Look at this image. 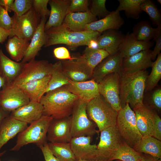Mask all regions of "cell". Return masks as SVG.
<instances>
[{"mask_svg":"<svg viewBox=\"0 0 161 161\" xmlns=\"http://www.w3.org/2000/svg\"><path fill=\"white\" fill-rule=\"evenodd\" d=\"M79 99L63 86L46 93L39 102L43 107V115L58 119L71 116Z\"/></svg>","mask_w":161,"mask_h":161,"instance_id":"obj_1","label":"cell"},{"mask_svg":"<svg viewBox=\"0 0 161 161\" xmlns=\"http://www.w3.org/2000/svg\"><path fill=\"white\" fill-rule=\"evenodd\" d=\"M45 32V47L64 44L72 50L80 46H87L90 41L96 40L101 33L92 31L73 32L67 29L62 24L58 27H52Z\"/></svg>","mask_w":161,"mask_h":161,"instance_id":"obj_2","label":"cell"},{"mask_svg":"<svg viewBox=\"0 0 161 161\" xmlns=\"http://www.w3.org/2000/svg\"><path fill=\"white\" fill-rule=\"evenodd\" d=\"M148 75L146 70L129 75L120 74V98L122 108L127 103L133 109L143 104L145 84Z\"/></svg>","mask_w":161,"mask_h":161,"instance_id":"obj_3","label":"cell"},{"mask_svg":"<svg viewBox=\"0 0 161 161\" xmlns=\"http://www.w3.org/2000/svg\"><path fill=\"white\" fill-rule=\"evenodd\" d=\"M86 111L88 118L95 123L100 131L116 126L118 112L100 95L88 103Z\"/></svg>","mask_w":161,"mask_h":161,"instance_id":"obj_4","label":"cell"},{"mask_svg":"<svg viewBox=\"0 0 161 161\" xmlns=\"http://www.w3.org/2000/svg\"><path fill=\"white\" fill-rule=\"evenodd\" d=\"M53 119L51 117L43 115L30 124L19 133L16 144L10 150L18 151L27 144L34 143L38 146L47 141L48 128Z\"/></svg>","mask_w":161,"mask_h":161,"instance_id":"obj_5","label":"cell"},{"mask_svg":"<svg viewBox=\"0 0 161 161\" xmlns=\"http://www.w3.org/2000/svg\"><path fill=\"white\" fill-rule=\"evenodd\" d=\"M116 126L123 140L132 148L142 137L137 127L135 113L128 103L118 112Z\"/></svg>","mask_w":161,"mask_h":161,"instance_id":"obj_6","label":"cell"},{"mask_svg":"<svg viewBox=\"0 0 161 161\" xmlns=\"http://www.w3.org/2000/svg\"><path fill=\"white\" fill-rule=\"evenodd\" d=\"M88 103L80 99L74 108L71 115L72 137H92L97 132L95 123L88 118L86 111Z\"/></svg>","mask_w":161,"mask_h":161,"instance_id":"obj_7","label":"cell"},{"mask_svg":"<svg viewBox=\"0 0 161 161\" xmlns=\"http://www.w3.org/2000/svg\"><path fill=\"white\" fill-rule=\"evenodd\" d=\"M12 17L13 24L10 31L9 38L16 36L29 41H30L41 19L32 7L21 16H18L14 13Z\"/></svg>","mask_w":161,"mask_h":161,"instance_id":"obj_8","label":"cell"},{"mask_svg":"<svg viewBox=\"0 0 161 161\" xmlns=\"http://www.w3.org/2000/svg\"><path fill=\"white\" fill-rule=\"evenodd\" d=\"M100 132L95 160L111 161L123 140L116 126L109 127Z\"/></svg>","mask_w":161,"mask_h":161,"instance_id":"obj_9","label":"cell"},{"mask_svg":"<svg viewBox=\"0 0 161 161\" xmlns=\"http://www.w3.org/2000/svg\"><path fill=\"white\" fill-rule=\"evenodd\" d=\"M52 65L46 60H32L24 63L19 74L10 85L18 86L51 75Z\"/></svg>","mask_w":161,"mask_h":161,"instance_id":"obj_10","label":"cell"},{"mask_svg":"<svg viewBox=\"0 0 161 161\" xmlns=\"http://www.w3.org/2000/svg\"><path fill=\"white\" fill-rule=\"evenodd\" d=\"M100 95L115 110L122 108L120 98V74L113 73L106 76L98 83Z\"/></svg>","mask_w":161,"mask_h":161,"instance_id":"obj_11","label":"cell"},{"mask_svg":"<svg viewBox=\"0 0 161 161\" xmlns=\"http://www.w3.org/2000/svg\"><path fill=\"white\" fill-rule=\"evenodd\" d=\"M30 100L20 88L5 84L0 90V109L10 112L25 105Z\"/></svg>","mask_w":161,"mask_h":161,"instance_id":"obj_12","label":"cell"},{"mask_svg":"<svg viewBox=\"0 0 161 161\" xmlns=\"http://www.w3.org/2000/svg\"><path fill=\"white\" fill-rule=\"evenodd\" d=\"M151 50L148 49L123 58L120 74H130L151 67L153 62L151 58Z\"/></svg>","mask_w":161,"mask_h":161,"instance_id":"obj_13","label":"cell"},{"mask_svg":"<svg viewBox=\"0 0 161 161\" xmlns=\"http://www.w3.org/2000/svg\"><path fill=\"white\" fill-rule=\"evenodd\" d=\"M71 121V115L61 119H53L49 126L47 140L50 142L69 143L72 138Z\"/></svg>","mask_w":161,"mask_h":161,"instance_id":"obj_14","label":"cell"},{"mask_svg":"<svg viewBox=\"0 0 161 161\" xmlns=\"http://www.w3.org/2000/svg\"><path fill=\"white\" fill-rule=\"evenodd\" d=\"M123 58L120 52L114 55H109L95 68L91 79L98 83L110 74L117 73L120 74Z\"/></svg>","mask_w":161,"mask_h":161,"instance_id":"obj_15","label":"cell"},{"mask_svg":"<svg viewBox=\"0 0 161 161\" xmlns=\"http://www.w3.org/2000/svg\"><path fill=\"white\" fill-rule=\"evenodd\" d=\"M69 82L64 86L84 101L88 103L100 95L98 83L92 79L82 82H75L69 79Z\"/></svg>","mask_w":161,"mask_h":161,"instance_id":"obj_16","label":"cell"},{"mask_svg":"<svg viewBox=\"0 0 161 161\" xmlns=\"http://www.w3.org/2000/svg\"><path fill=\"white\" fill-rule=\"evenodd\" d=\"M92 139V137L89 136L72 138L69 143L76 160H95L97 146L91 144Z\"/></svg>","mask_w":161,"mask_h":161,"instance_id":"obj_17","label":"cell"},{"mask_svg":"<svg viewBox=\"0 0 161 161\" xmlns=\"http://www.w3.org/2000/svg\"><path fill=\"white\" fill-rule=\"evenodd\" d=\"M124 38L118 30H106L102 32L96 40L98 48L106 50L110 55H115L119 52Z\"/></svg>","mask_w":161,"mask_h":161,"instance_id":"obj_18","label":"cell"},{"mask_svg":"<svg viewBox=\"0 0 161 161\" xmlns=\"http://www.w3.org/2000/svg\"><path fill=\"white\" fill-rule=\"evenodd\" d=\"M137 127L142 137L153 136L154 110L143 104L134 109Z\"/></svg>","mask_w":161,"mask_h":161,"instance_id":"obj_19","label":"cell"},{"mask_svg":"<svg viewBox=\"0 0 161 161\" xmlns=\"http://www.w3.org/2000/svg\"><path fill=\"white\" fill-rule=\"evenodd\" d=\"M43 107L37 101H30L28 104L11 112L10 116L15 119L30 124L43 115Z\"/></svg>","mask_w":161,"mask_h":161,"instance_id":"obj_20","label":"cell"},{"mask_svg":"<svg viewBox=\"0 0 161 161\" xmlns=\"http://www.w3.org/2000/svg\"><path fill=\"white\" fill-rule=\"evenodd\" d=\"M71 2V0H49L51 10L49 19L45 25V31L62 24Z\"/></svg>","mask_w":161,"mask_h":161,"instance_id":"obj_21","label":"cell"},{"mask_svg":"<svg viewBox=\"0 0 161 161\" xmlns=\"http://www.w3.org/2000/svg\"><path fill=\"white\" fill-rule=\"evenodd\" d=\"M124 23L120 12L115 10L111 12L104 18L86 24L84 31H95L102 33L110 29L118 30Z\"/></svg>","mask_w":161,"mask_h":161,"instance_id":"obj_22","label":"cell"},{"mask_svg":"<svg viewBox=\"0 0 161 161\" xmlns=\"http://www.w3.org/2000/svg\"><path fill=\"white\" fill-rule=\"evenodd\" d=\"M97 20L90 10L85 12L67 14L62 24L69 30L75 32L84 31L86 25Z\"/></svg>","mask_w":161,"mask_h":161,"instance_id":"obj_23","label":"cell"},{"mask_svg":"<svg viewBox=\"0 0 161 161\" xmlns=\"http://www.w3.org/2000/svg\"><path fill=\"white\" fill-rule=\"evenodd\" d=\"M47 18H41L37 29L32 36L25 54L21 61L23 63L35 59L42 47L44 45L46 39L44 26Z\"/></svg>","mask_w":161,"mask_h":161,"instance_id":"obj_24","label":"cell"},{"mask_svg":"<svg viewBox=\"0 0 161 161\" xmlns=\"http://www.w3.org/2000/svg\"><path fill=\"white\" fill-rule=\"evenodd\" d=\"M27 126V124L11 117L10 114L6 117L0 127V150L10 140Z\"/></svg>","mask_w":161,"mask_h":161,"instance_id":"obj_25","label":"cell"},{"mask_svg":"<svg viewBox=\"0 0 161 161\" xmlns=\"http://www.w3.org/2000/svg\"><path fill=\"white\" fill-rule=\"evenodd\" d=\"M61 61L63 72L69 80L82 82L91 79L92 75L75 58L74 60Z\"/></svg>","mask_w":161,"mask_h":161,"instance_id":"obj_26","label":"cell"},{"mask_svg":"<svg viewBox=\"0 0 161 161\" xmlns=\"http://www.w3.org/2000/svg\"><path fill=\"white\" fill-rule=\"evenodd\" d=\"M24 63L16 62L8 58L0 49V75L5 84L10 85L19 75Z\"/></svg>","mask_w":161,"mask_h":161,"instance_id":"obj_27","label":"cell"},{"mask_svg":"<svg viewBox=\"0 0 161 161\" xmlns=\"http://www.w3.org/2000/svg\"><path fill=\"white\" fill-rule=\"evenodd\" d=\"M151 41H142L137 39L132 33L128 32L125 36L119 52L123 58H126L140 51L150 49L154 45Z\"/></svg>","mask_w":161,"mask_h":161,"instance_id":"obj_28","label":"cell"},{"mask_svg":"<svg viewBox=\"0 0 161 161\" xmlns=\"http://www.w3.org/2000/svg\"><path fill=\"white\" fill-rule=\"evenodd\" d=\"M109 55L106 50L101 49H91L87 47L82 55L74 56L81 63L92 75L96 66L103 59Z\"/></svg>","mask_w":161,"mask_h":161,"instance_id":"obj_29","label":"cell"},{"mask_svg":"<svg viewBox=\"0 0 161 161\" xmlns=\"http://www.w3.org/2000/svg\"><path fill=\"white\" fill-rule=\"evenodd\" d=\"M50 78L51 75L48 76L17 86L23 91L30 101L39 102L41 98L45 94Z\"/></svg>","mask_w":161,"mask_h":161,"instance_id":"obj_30","label":"cell"},{"mask_svg":"<svg viewBox=\"0 0 161 161\" xmlns=\"http://www.w3.org/2000/svg\"><path fill=\"white\" fill-rule=\"evenodd\" d=\"M133 148L138 153H143L154 158L161 159V141L153 136L142 137Z\"/></svg>","mask_w":161,"mask_h":161,"instance_id":"obj_31","label":"cell"},{"mask_svg":"<svg viewBox=\"0 0 161 161\" xmlns=\"http://www.w3.org/2000/svg\"><path fill=\"white\" fill-rule=\"evenodd\" d=\"M29 41L16 36L9 38L5 45L6 50L13 60L18 62L24 58Z\"/></svg>","mask_w":161,"mask_h":161,"instance_id":"obj_32","label":"cell"},{"mask_svg":"<svg viewBox=\"0 0 161 161\" xmlns=\"http://www.w3.org/2000/svg\"><path fill=\"white\" fill-rule=\"evenodd\" d=\"M69 79L64 73L61 61L53 64L51 78L45 93L68 84Z\"/></svg>","mask_w":161,"mask_h":161,"instance_id":"obj_33","label":"cell"},{"mask_svg":"<svg viewBox=\"0 0 161 161\" xmlns=\"http://www.w3.org/2000/svg\"><path fill=\"white\" fill-rule=\"evenodd\" d=\"M48 144L51 151L59 161L76 160L69 143L49 142Z\"/></svg>","mask_w":161,"mask_h":161,"instance_id":"obj_34","label":"cell"},{"mask_svg":"<svg viewBox=\"0 0 161 161\" xmlns=\"http://www.w3.org/2000/svg\"><path fill=\"white\" fill-rule=\"evenodd\" d=\"M157 30V27L153 28L149 22L143 21L134 26L132 33L137 40L149 41L154 38Z\"/></svg>","mask_w":161,"mask_h":161,"instance_id":"obj_35","label":"cell"},{"mask_svg":"<svg viewBox=\"0 0 161 161\" xmlns=\"http://www.w3.org/2000/svg\"><path fill=\"white\" fill-rule=\"evenodd\" d=\"M141 158V154L136 151L123 140L114 153L111 161H137Z\"/></svg>","mask_w":161,"mask_h":161,"instance_id":"obj_36","label":"cell"},{"mask_svg":"<svg viewBox=\"0 0 161 161\" xmlns=\"http://www.w3.org/2000/svg\"><path fill=\"white\" fill-rule=\"evenodd\" d=\"M143 0H118L119 5L116 10L124 11L127 17L137 19L142 12L141 4Z\"/></svg>","mask_w":161,"mask_h":161,"instance_id":"obj_37","label":"cell"},{"mask_svg":"<svg viewBox=\"0 0 161 161\" xmlns=\"http://www.w3.org/2000/svg\"><path fill=\"white\" fill-rule=\"evenodd\" d=\"M151 71L148 75L146 80L145 92H150L157 85L161 78V53L158 55L155 61L153 62Z\"/></svg>","mask_w":161,"mask_h":161,"instance_id":"obj_38","label":"cell"},{"mask_svg":"<svg viewBox=\"0 0 161 161\" xmlns=\"http://www.w3.org/2000/svg\"><path fill=\"white\" fill-rule=\"evenodd\" d=\"M141 9L148 14L154 25L158 27L161 25V13L152 1L144 0L141 4Z\"/></svg>","mask_w":161,"mask_h":161,"instance_id":"obj_39","label":"cell"},{"mask_svg":"<svg viewBox=\"0 0 161 161\" xmlns=\"http://www.w3.org/2000/svg\"><path fill=\"white\" fill-rule=\"evenodd\" d=\"M143 100H146L147 103L144 104L154 110L160 111L161 110V88L157 87L152 91L144 92Z\"/></svg>","mask_w":161,"mask_h":161,"instance_id":"obj_40","label":"cell"},{"mask_svg":"<svg viewBox=\"0 0 161 161\" xmlns=\"http://www.w3.org/2000/svg\"><path fill=\"white\" fill-rule=\"evenodd\" d=\"M106 0H93L89 10L91 13L95 17L97 16L100 19L104 18L111 12L106 7Z\"/></svg>","mask_w":161,"mask_h":161,"instance_id":"obj_41","label":"cell"},{"mask_svg":"<svg viewBox=\"0 0 161 161\" xmlns=\"http://www.w3.org/2000/svg\"><path fill=\"white\" fill-rule=\"evenodd\" d=\"M32 0H15L13 2L12 11L18 16L28 12L32 7Z\"/></svg>","mask_w":161,"mask_h":161,"instance_id":"obj_42","label":"cell"},{"mask_svg":"<svg viewBox=\"0 0 161 161\" xmlns=\"http://www.w3.org/2000/svg\"><path fill=\"white\" fill-rule=\"evenodd\" d=\"M32 7L36 13L41 18H47L50 10L47 8L49 0H32Z\"/></svg>","mask_w":161,"mask_h":161,"instance_id":"obj_43","label":"cell"},{"mask_svg":"<svg viewBox=\"0 0 161 161\" xmlns=\"http://www.w3.org/2000/svg\"><path fill=\"white\" fill-rule=\"evenodd\" d=\"M88 0H71L66 14L70 13L85 12L89 10Z\"/></svg>","mask_w":161,"mask_h":161,"instance_id":"obj_44","label":"cell"},{"mask_svg":"<svg viewBox=\"0 0 161 161\" xmlns=\"http://www.w3.org/2000/svg\"><path fill=\"white\" fill-rule=\"evenodd\" d=\"M13 24V20L10 17L8 12L0 6V27L7 30L10 31Z\"/></svg>","mask_w":161,"mask_h":161,"instance_id":"obj_45","label":"cell"},{"mask_svg":"<svg viewBox=\"0 0 161 161\" xmlns=\"http://www.w3.org/2000/svg\"><path fill=\"white\" fill-rule=\"evenodd\" d=\"M53 52L54 57L58 59L65 60H72L75 59L74 57L71 55L68 50L63 47L54 48Z\"/></svg>","mask_w":161,"mask_h":161,"instance_id":"obj_46","label":"cell"},{"mask_svg":"<svg viewBox=\"0 0 161 161\" xmlns=\"http://www.w3.org/2000/svg\"><path fill=\"white\" fill-rule=\"evenodd\" d=\"M156 45L151 55L152 60H154L160 53L161 50V25L157 27V30L153 38Z\"/></svg>","mask_w":161,"mask_h":161,"instance_id":"obj_47","label":"cell"},{"mask_svg":"<svg viewBox=\"0 0 161 161\" xmlns=\"http://www.w3.org/2000/svg\"><path fill=\"white\" fill-rule=\"evenodd\" d=\"M38 146L41 150L45 161H59L51 151L47 141Z\"/></svg>","mask_w":161,"mask_h":161,"instance_id":"obj_48","label":"cell"},{"mask_svg":"<svg viewBox=\"0 0 161 161\" xmlns=\"http://www.w3.org/2000/svg\"><path fill=\"white\" fill-rule=\"evenodd\" d=\"M153 137L161 140V119L155 112L154 115V124Z\"/></svg>","mask_w":161,"mask_h":161,"instance_id":"obj_49","label":"cell"},{"mask_svg":"<svg viewBox=\"0 0 161 161\" xmlns=\"http://www.w3.org/2000/svg\"><path fill=\"white\" fill-rule=\"evenodd\" d=\"M14 1V0H0V6L8 12H10L12 11V7Z\"/></svg>","mask_w":161,"mask_h":161,"instance_id":"obj_50","label":"cell"},{"mask_svg":"<svg viewBox=\"0 0 161 161\" xmlns=\"http://www.w3.org/2000/svg\"><path fill=\"white\" fill-rule=\"evenodd\" d=\"M10 33L9 30L3 29L0 27V44H3L9 37Z\"/></svg>","mask_w":161,"mask_h":161,"instance_id":"obj_51","label":"cell"},{"mask_svg":"<svg viewBox=\"0 0 161 161\" xmlns=\"http://www.w3.org/2000/svg\"><path fill=\"white\" fill-rule=\"evenodd\" d=\"M141 154V161H161V159L154 158L149 155Z\"/></svg>","mask_w":161,"mask_h":161,"instance_id":"obj_52","label":"cell"},{"mask_svg":"<svg viewBox=\"0 0 161 161\" xmlns=\"http://www.w3.org/2000/svg\"><path fill=\"white\" fill-rule=\"evenodd\" d=\"M10 113L5 112L0 109V127L4 119L10 114Z\"/></svg>","mask_w":161,"mask_h":161,"instance_id":"obj_53","label":"cell"},{"mask_svg":"<svg viewBox=\"0 0 161 161\" xmlns=\"http://www.w3.org/2000/svg\"><path fill=\"white\" fill-rule=\"evenodd\" d=\"M96 40H92L90 41L87 47L91 49H98V44Z\"/></svg>","mask_w":161,"mask_h":161,"instance_id":"obj_54","label":"cell"},{"mask_svg":"<svg viewBox=\"0 0 161 161\" xmlns=\"http://www.w3.org/2000/svg\"><path fill=\"white\" fill-rule=\"evenodd\" d=\"M5 84V80L0 75V90L4 86Z\"/></svg>","mask_w":161,"mask_h":161,"instance_id":"obj_55","label":"cell"},{"mask_svg":"<svg viewBox=\"0 0 161 161\" xmlns=\"http://www.w3.org/2000/svg\"><path fill=\"white\" fill-rule=\"evenodd\" d=\"M75 161H121L120 160H114L112 161H103V160H79Z\"/></svg>","mask_w":161,"mask_h":161,"instance_id":"obj_56","label":"cell"},{"mask_svg":"<svg viewBox=\"0 0 161 161\" xmlns=\"http://www.w3.org/2000/svg\"><path fill=\"white\" fill-rule=\"evenodd\" d=\"M6 153V151H4L0 153V157L3 156Z\"/></svg>","mask_w":161,"mask_h":161,"instance_id":"obj_57","label":"cell"},{"mask_svg":"<svg viewBox=\"0 0 161 161\" xmlns=\"http://www.w3.org/2000/svg\"><path fill=\"white\" fill-rule=\"evenodd\" d=\"M157 1L160 4H161V0H157Z\"/></svg>","mask_w":161,"mask_h":161,"instance_id":"obj_58","label":"cell"},{"mask_svg":"<svg viewBox=\"0 0 161 161\" xmlns=\"http://www.w3.org/2000/svg\"><path fill=\"white\" fill-rule=\"evenodd\" d=\"M137 161H141V160H138Z\"/></svg>","mask_w":161,"mask_h":161,"instance_id":"obj_59","label":"cell"},{"mask_svg":"<svg viewBox=\"0 0 161 161\" xmlns=\"http://www.w3.org/2000/svg\"><path fill=\"white\" fill-rule=\"evenodd\" d=\"M0 161H1V160H0Z\"/></svg>","mask_w":161,"mask_h":161,"instance_id":"obj_60","label":"cell"}]
</instances>
